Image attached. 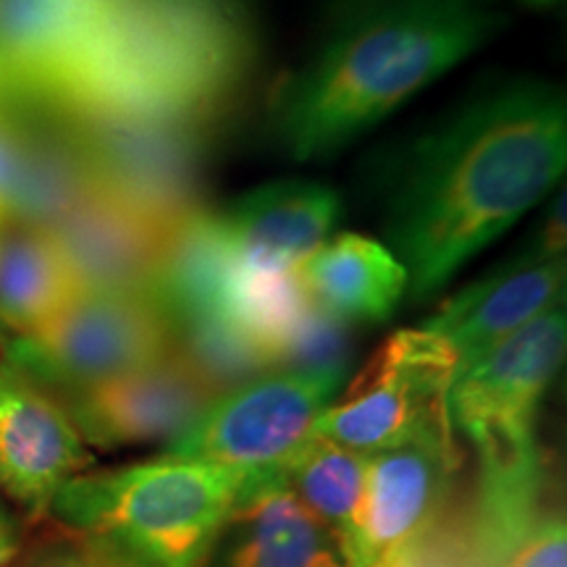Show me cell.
<instances>
[{
	"label": "cell",
	"instance_id": "6da1fadb",
	"mask_svg": "<svg viewBox=\"0 0 567 567\" xmlns=\"http://www.w3.org/2000/svg\"><path fill=\"white\" fill-rule=\"evenodd\" d=\"M567 111L555 84L478 97L410 151L386 213L408 295L429 300L563 179Z\"/></svg>",
	"mask_w": 567,
	"mask_h": 567
},
{
	"label": "cell",
	"instance_id": "7a4b0ae2",
	"mask_svg": "<svg viewBox=\"0 0 567 567\" xmlns=\"http://www.w3.org/2000/svg\"><path fill=\"white\" fill-rule=\"evenodd\" d=\"M494 30L496 17L476 0H384L354 13L279 97L284 151L297 161L342 151Z\"/></svg>",
	"mask_w": 567,
	"mask_h": 567
},
{
	"label": "cell",
	"instance_id": "3957f363",
	"mask_svg": "<svg viewBox=\"0 0 567 567\" xmlns=\"http://www.w3.org/2000/svg\"><path fill=\"white\" fill-rule=\"evenodd\" d=\"M250 61L229 0H113L45 111L66 122L151 118L200 124Z\"/></svg>",
	"mask_w": 567,
	"mask_h": 567
},
{
	"label": "cell",
	"instance_id": "277c9868",
	"mask_svg": "<svg viewBox=\"0 0 567 567\" xmlns=\"http://www.w3.org/2000/svg\"><path fill=\"white\" fill-rule=\"evenodd\" d=\"M258 478L239 467L161 455L80 473L55 494L51 515L126 567H208L224 526Z\"/></svg>",
	"mask_w": 567,
	"mask_h": 567
},
{
	"label": "cell",
	"instance_id": "5b68a950",
	"mask_svg": "<svg viewBox=\"0 0 567 567\" xmlns=\"http://www.w3.org/2000/svg\"><path fill=\"white\" fill-rule=\"evenodd\" d=\"M567 316L551 308L460 368L446 394L455 434L478 452L484 478H509L542 465L536 417L565 360Z\"/></svg>",
	"mask_w": 567,
	"mask_h": 567
},
{
	"label": "cell",
	"instance_id": "8992f818",
	"mask_svg": "<svg viewBox=\"0 0 567 567\" xmlns=\"http://www.w3.org/2000/svg\"><path fill=\"white\" fill-rule=\"evenodd\" d=\"M174 347V326L153 297L74 295L42 329L13 339L6 363L66 400L151 365Z\"/></svg>",
	"mask_w": 567,
	"mask_h": 567
},
{
	"label": "cell",
	"instance_id": "52a82bcc",
	"mask_svg": "<svg viewBox=\"0 0 567 567\" xmlns=\"http://www.w3.org/2000/svg\"><path fill=\"white\" fill-rule=\"evenodd\" d=\"M342 384V373L264 371L218 394L163 455L274 476L313 436Z\"/></svg>",
	"mask_w": 567,
	"mask_h": 567
},
{
	"label": "cell",
	"instance_id": "ba28073f",
	"mask_svg": "<svg viewBox=\"0 0 567 567\" xmlns=\"http://www.w3.org/2000/svg\"><path fill=\"white\" fill-rule=\"evenodd\" d=\"M455 373L457 358L442 337L423 326L396 331L326 408L313 436L375 455L423 431L452 425L446 394Z\"/></svg>",
	"mask_w": 567,
	"mask_h": 567
},
{
	"label": "cell",
	"instance_id": "9c48e42d",
	"mask_svg": "<svg viewBox=\"0 0 567 567\" xmlns=\"http://www.w3.org/2000/svg\"><path fill=\"white\" fill-rule=\"evenodd\" d=\"M80 137L101 193L142 216L176 226L195 213L200 137L195 124L151 118L69 122Z\"/></svg>",
	"mask_w": 567,
	"mask_h": 567
},
{
	"label": "cell",
	"instance_id": "30bf717a",
	"mask_svg": "<svg viewBox=\"0 0 567 567\" xmlns=\"http://www.w3.org/2000/svg\"><path fill=\"white\" fill-rule=\"evenodd\" d=\"M455 465L452 425L423 431L405 444L368 455L358 567H410L442 513Z\"/></svg>",
	"mask_w": 567,
	"mask_h": 567
},
{
	"label": "cell",
	"instance_id": "8fae6325",
	"mask_svg": "<svg viewBox=\"0 0 567 567\" xmlns=\"http://www.w3.org/2000/svg\"><path fill=\"white\" fill-rule=\"evenodd\" d=\"M218 392L174 347L155 363L66 396L63 408L84 444L97 450L172 444Z\"/></svg>",
	"mask_w": 567,
	"mask_h": 567
},
{
	"label": "cell",
	"instance_id": "7c38bea8",
	"mask_svg": "<svg viewBox=\"0 0 567 567\" xmlns=\"http://www.w3.org/2000/svg\"><path fill=\"white\" fill-rule=\"evenodd\" d=\"M90 465V446L59 396L0 365V492L34 517L48 515L55 494Z\"/></svg>",
	"mask_w": 567,
	"mask_h": 567
},
{
	"label": "cell",
	"instance_id": "4fadbf2b",
	"mask_svg": "<svg viewBox=\"0 0 567 567\" xmlns=\"http://www.w3.org/2000/svg\"><path fill=\"white\" fill-rule=\"evenodd\" d=\"M565 250L534 245L473 281L423 323L455 352L457 371L565 300Z\"/></svg>",
	"mask_w": 567,
	"mask_h": 567
},
{
	"label": "cell",
	"instance_id": "5bb4252c",
	"mask_svg": "<svg viewBox=\"0 0 567 567\" xmlns=\"http://www.w3.org/2000/svg\"><path fill=\"white\" fill-rule=\"evenodd\" d=\"M48 231L76 295L151 297L174 226L153 221L95 187Z\"/></svg>",
	"mask_w": 567,
	"mask_h": 567
},
{
	"label": "cell",
	"instance_id": "9a60e30c",
	"mask_svg": "<svg viewBox=\"0 0 567 567\" xmlns=\"http://www.w3.org/2000/svg\"><path fill=\"white\" fill-rule=\"evenodd\" d=\"M342 203L316 182H274L216 216L234 266L245 274H295L329 239Z\"/></svg>",
	"mask_w": 567,
	"mask_h": 567
},
{
	"label": "cell",
	"instance_id": "2e32d148",
	"mask_svg": "<svg viewBox=\"0 0 567 567\" xmlns=\"http://www.w3.org/2000/svg\"><path fill=\"white\" fill-rule=\"evenodd\" d=\"M113 0H0V87L9 105L48 109Z\"/></svg>",
	"mask_w": 567,
	"mask_h": 567
},
{
	"label": "cell",
	"instance_id": "e0dca14e",
	"mask_svg": "<svg viewBox=\"0 0 567 567\" xmlns=\"http://www.w3.org/2000/svg\"><path fill=\"white\" fill-rule=\"evenodd\" d=\"M208 567H352L342 544L279 476L252 484L218 538Z\"/></svg>",
	"mask_w": 567,
	"mask_h": 567
},
{
	"label": "cell",
	"instance_id": "ac0fdd59",
	"mask_svg": "<svg viewBox=\"0 0 567 567\" xmlns=\"http://www.w3.org/2000/svg\"><path fill=\"white\" fill-rule=\"evenodd\" d=\"M297 279L323 313L342 323H381L408 295V274L386 245L363 234L326 239Z\"/></svg>",
	"mask_w": 567,
	"mask_h": 567
},
{
	"label": "cell",
	"instance_id": "d6986e66",
	"mask_svg": "<svg viewBox=\"0 0 567 567\" xmlns=\"http://www.w3.org/2000/svg\"><path fill=\"white\" fill-rule=\"evenodd\" d=\"M24 111V161L6 221L53 229L95 193V176L74 126L45 109Z\"/></svg>",
	"mask_w": 567,
	"mask_h": 567
},
{
	"label": "cell",
	"instance_id": "ffe728a7",
	"mask_svg": "<svg viewBox=\"0 0 567 567\" xmlns=\"http://www.w3.org/2000/svg\"><path fill=\"white\" fill-rule=\"evenodd\" d=\"M542 465L509 478H484V520L473 567H567V526L544 502Z\"/></svg>",
	"mask_w": 567,
	"mask_h": 567
},
{
	"label": "cell",
	"instance_id": "44dd1931",
	"mask_svg": "<svg viewBox=\"0 0 567 567\" xmlns=\"http://www.w3.org/2000/svg\"><path fill=\"white\" fill-rule=\"evenodd\" d=\"M276 476L308 513H313L334 534L350 565L358 567L363 544L368 455L329 439L310 436Z\"/></svg>",
	"mask_w": 567,
	"mask_h": 567
},
{
	"label": "cell",
	"instance_id": "7402d4cb",
	"mask_svg": "<svg viewBox=\"0 0 567 567\" xmlns=\"http://www.w3.org/2000/svg\"><path fill=\"white\" fill-rule=\"evenodd\" d=\"M74 295L51 231L0 218V326L30 337Z\"/></svg>",
	"mask_w": 567,
	"mask_h": 567
},
{
	"label": "cell",
	"instance_id": "603a6c76",
	"mask_svg": "<svg viewBox=\"0 0 567 567\" xmlns=\"http://www.w3.org/2000/svg\"><path fill=\"white\" fill-rule=\"evenodd\" d=\"M17 567H126L95 538L61 528L42 536L24 555Z\"/></svg>",
	"mask_w": 567,
	"mask_h": 567
},
{
	"label": "cell",
	"instance_id": "cb8c5ba5",
	"mask_svg": "<svg viewBox=\"0 0 567 567\" xmlns=\"http://www.w3.org/2000/svg\"><path fill=\"white\" fill-rule=\"evenodd\" d=\"M24 161V111L21 105H0V218L11 208Z\"/></svg>",
	"mask_w": 567,
	"mask_h": 567
},
{
	"label": "cell",
	"instance_id": "d4e9b609",
	"mask_svg": "<svg viewBox=\"0 0 567 567\" xmlns=\"http://www.w3.org/2000/svg\"><path fill=\"white\" fill-rule=\"evenodd\" d=\"M17 555H19L17 530H13L11 520H9V517H6L3 509H0V567L9 565Z\"/></svg>",
	"mask_w": 567,
	"mask_h": 567
},
{
	"label": "cell",
	"instance_id": "484cf974",
	"mask_svg": "<svg viewBox=\"0 0 567 567\" xmlns=\"http://www.w3.org/2000/svg\"><path fill=\"white\" fill-rule=\"evenodd\" d=\"M520 3H526V6H555L557 0H520Z\"/></svg>",
	"mask_w": 567,
	"mask_h": 567
},
{
	"label": "cell",
	"instance_id": "4316f807",
	"mask_svg": "<svg viewBox=\"0 0 567 567\" xmlns=\"http://www.w3.org/2000/svg\"><path fill=\"white\" fill-rule=\"evenodd\" d=\"M0 105H6V92H3V87H0Z\"/></svg>",
	"mask_w": 567,
	"mask_h": 567
}]
</instances>
